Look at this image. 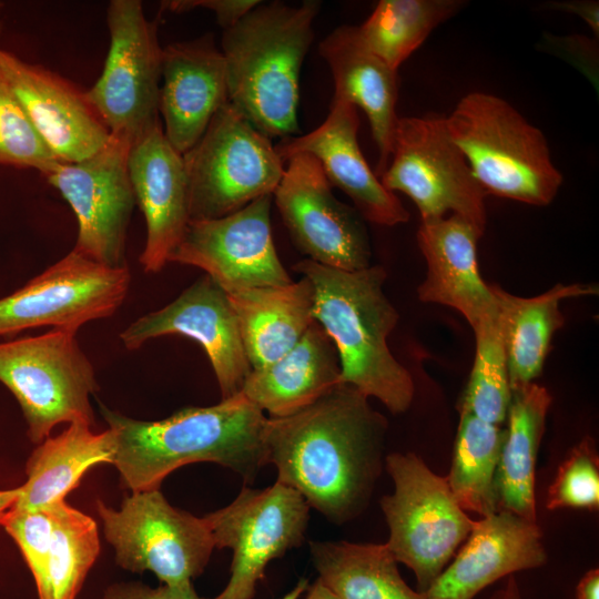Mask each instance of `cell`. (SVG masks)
Segmentation results:
<instances>
[{"instance_id": "obj_1", "label": "cell", "mask_w": 599, "mask_h": 599, "mask_svg": "<svg viewBox=\"0 0 599 599\" xmlns=\"http://www.w3.org/2000/svg\"><path fill=\"white\" fill-rule=\"evenodd\" d=\"M386 418L368 397L338 384L308 407L282 418L267 417L266 464L277 480L301 494L334 524L366 507L382 470Z\"/></svg>"}, {"instance_id": "obj_2", "label": "cell", "mask_w": 599, "mask_h": 599, "mask_svg": "<svg viewBox=\"0 0 599 599\" xmlns=\"http://www.w3.org/2000/svg\"><path fill=\"white\" fill-rule=\"evenodd\" d=\"M115 435L113 465L131 493L159 489L181 466L209 461L252 483L266 465L264 412L238 393L206 407H185L161 420H139L100 406Z\"/></svg>"}, {"instance_id": "obj_3", "label": "cell", "mask_w": 599, "mask_h": 599, "mask_svg": "<svg viewBox=\"0 0 599 599\" xmlns=\"http://www.w3.org/2000/svg\"><path fill=\"white\" fill-rule=\"evenodd\" d=\"M293 268L313 284V318L336 347L339 384L378 399L393 414L406 412L415 385L387 344L399 314L384 293L385 268L370 265L344 271L308 258Z\"/></svg>"}, {"instance_id": "obj_4", "label": "cell", "mask_w": 599, "mask_h": 599, "mask_svg": "<svg viewBox=\"0 0 599 599\" xmlns=\"http://www.w3.org/2000/svg\"><path fill=\"white\" fill-rule=\"evenodd\" d=\"M319 8L316 0L297 7L261 1L223 30L229 102L268 139L301 131L300 73Z\"/></svg>"}, {"instance_id": "obj_5", "label": "cell", "mask_w": 599, "mask_h": 599, "mask_svg": "<svg viewBox=\"0 0 599 599\" xmlns=\"http://www.w3.org/2000/svg\"><path fill=\"white\" fill-rule=\"evenodd\" d=\"M445 122L485 194L537 206L552 202L562 175L547 140L507 101L470 92Z\"/></svg>"}, {"instance_id": "obj_6", "label": "cell", "mask_w": 599, "mask_h": 599, "mask_svg": "<svg viewBox=\"0 0 599 599\" xmlns=\"http://www.w3.org/2000/svg\"><path fill=\"white\" fill-rule=\"evenodd\" d=\"M394 493L380 499L389 528L385 546L397 562L413 570L425 592L469 536L474 520L456 502L446 478L413 453L386 456Z\"/></svg>"}, {"instance_id": "obj_7", "label": "cell", "mask_w": 599, "mask_h": 599, "mask_svg": "<svg viewBox=\"0 0 599 599\" xmlns=\"http://www.w3.org/2000/svg\"><path fill=\"white\" fill-rule=\"evenodd\" d=\"M182 156L190 221L223 217L258 197L273 195L285 170L271 139L230 102Z\"/></svg>"}, {"instance_id": "obj_8", "label": "cell", "mask_w": 599, "mask_h": 599, "mask_svg": "<svg viewBox=\"0 0 599 599\" xmlns=\"http://www.w3.org/2000/svg\"><path fill=\"white\" fill-rule=\"evenodd\" d=\"M75 334L52 328L0 343V382L17 398L33 443L61 423L94 424L90 397L99 385Z\"/></svg>"}, {"instance_id": "obj_9", "label": "cell", "mask_w": 599, "mask_h": 599, "mask_svg": "<svg viewBox=\"0 0 599 599\" xmlns=\"http://www.w3.org/2000/svg\"><path fill=\"white\" fill-rule=\"evenodd\" d=\"M98 512L116 564L152 571L163 585L192 583L215 548L204 517L171 506L159 489L132 493L119 510L98 501Z\"/></svg>"}, {"instance_id": "obj_10", "label": "cell", "mask_w": 599, "mask_h": 599, "mask_svg": "<svg viewBox=\"0 0 599 599\" xmlns=\"http://www.w3.org/2000/svg\"><path fill=\"white\" fill-rule=\"evenodd\" d=\"M379 176L388 191L402 192L414 202L422 221L453 212L484 233L486 194L451 140L444 118H398L390 159Z\"/></svg>"}, {"instance_id": "obj_11", "label": "cell", "mask_w": 599, "mask_h": 599, "mask_svg": "<svg viewBox=\"0 0 599 599\" xmlns=\"http://www.w3.org/2000/svg\"><path fill=\"white\" fill-rule=\"evenodd\" d=\"M110 44L103 70L85 97L111 135L133 142L160 124L162 50L154 21L142 2L113 0L108 6Z\"/></svg>"}, {"instance_id": "obj_12", "label": "cell", "mask_w": 599, "mask_h": 599, "mask_svg": "<svg viewBox=\"0 0 599 599\" xmlns=\"http://www.w3.org/2000/svg\"><path fill=\"white\" fill-rule=\"evenodd\" d=\"M309 508L298 491L276 481L264 489L244 487L231 504L204 516L215 548L233 551L230 580L214 599H253L267 565L302 544Z\"/></svg>"}, {"instance_id": "obj_13", "label": "cell", "mask_w": 599, "mask_h": 599, "mask_svg": "<svg viewBox=\"0 0 599 599\" xmlns=\"http://www.w3.org/2000/svg\"><path fill=\"white\" fill-rule=\"evenodd\" d=\"M132 142L111 135L93 155L55 162L42 174L69 203L78 222L72 251L109 267H124L125 238L135 204L129 174Z\"/></svg>"}, {"instance_id": "obj_14", "label": "cell", "mask_w": 599, "mask_h": 599, "mask_svg": "<svg viewBox=\"0 0 599 599\" xmlns=\"http://www.w3.org/2000/svg\"><path fill=\"white\" fill-rule=\"evenodd\" d=\"M130 283L128 266L109 267L71 251L0 298V336L42 326L77 333L91 321L112 316Z\"/></svg>"}, {"instance_id": "obj_15", "label": "cell", "mask_w": 599, "mask_h": 599, "mask_svg": "<svg viewBox=\"0 0 599 599\" xmlns=\"http://www.w3.org/2000/svg\"><path fill=\"white\" fill-rule=\"evenodd\" d=\"M275 204L295 245L318 264L344 271L370 266V245L356 211L339 202L319 162L308 153L287 161Z\"/></svg>"}, {"instance_id": "obj_16", "label": "cell", "mask_w": 599, "mask_h": 599, "mask_svg": "<svg viewBox=\"0 0 599 599\" xmlns=\"http://www.w3.org/2000/svg\"><path fill=\"white\" fill-rule=\"evenodd\" d=\"M272 196L223 217L191 220L169 263L201 268L225 292L291 283L272 237Z\"/></svg>"}, {"instance_id": "obj_17", "label": "cell", "mask_w": 599, "mask_h": 599, "mask_svg": "<svg viewBox=\"0 0 599 599\" xmlns=\"http://www.w3.org/2000/svg\"><path fill=\"white\" fill-rule=\"evenodd\" d=\"M167 335L189 337L203 347L222 399L241 393L252 368L227 294L210 276L203 275L166 306L135 319L120 338L133 351Z\"/></svg>"}, {"instance_id": "obj_18", "label": "cell", "mask_w": 599, "mask_h": 599, "mask_svg": "<svg viewBox=\"0 0 599 599\" xmlns=\"http://www.w3.org/2000/svg\"><path fill=\"white\" fill-rule=\"evenodd\" d=\"M0 70L34 131L58 161H82L106 144L110 131L85 92L70 81L1 49Z\"/></svg>"}, {"instance_id": "obj_19", "label": "cell", "mask_w": 599, "mask_h": 599, "mask_svg": "<svg viewBox=\"0 0 599 599\" xmlns=\"http://www.w3.org/2000/svg\"><path fill=\"white\" fill-rule=\"evenodd\" d=\"M128 166L135 203L146 227L140 264L145 273H159L190 222L183 156L170 144L160 123L132 142Z\"/></svg>"}, {"instance_id": "obj_20", "label": "cell", "mask_w": 599, "mask_h": 599, "mask_svg": "<svg viewBox=\"0 0 599 599\" xmlns=\"http://www.w3.org/2000/svg\"><path fill=\"white\" fill-rule=\"evenodd\" d=\"M358 125L357 108L333 100L322 124L306 134L284 138L274 148L283 162L296 153L313 155L329 184L347 194L365 220L384 226L409 221L399 199L382 184L366 162L357 141Z\"/></svg>"}, {"instance_id": "obj_21", "label": "cell", "mask_w": 599, "mask_h": 599, "mask_svg": "<svg viewBox=\"0 0 599 599\" xmlns=\"http://www.w3.org/2000/svg\"><path fill=\"white\" fill-rule=\"evenodd\" d=\"M546 561L537 521L498 510L474 520L466 544L424 593L427 599H474L495 581Z\"/></svg>"}, {"instance_id": "obj_22", "label": "cell", "mask_w": 599, "mask_h": 599, "mask_svg": "<svg viewBox=\"0 0 599 599\" xmlns=\"http://www.w3.org/2000/svg\"><path fill=\"white\" fill-rule=\"evenodd\" d=\"M226 102L225 61L212 35L163 48L159 112L164 135L180 154L200 140Z\"/></svg>"}, {"instance_id": "obj_23", "label": "cell", "mask_w": 599, "mask_h": 599, "mask_svg": "<svg viewBox=\"0 0 599 599\" xmlns=\"http://www.w3.org/2000/svg\"><path fill=\"white\" fill-rule=\"evenodd\" d=\"M480 232L467 220L451 215L422 221L418 247L427 272L418 298L458 311L471 328L498 312L491 285L481 278L477 263Z\"/></svg>"}, {"instance_id": "obj_24", "label": "cell", "mask_w": 599, "mask_h": 599, "mask_svg": "<svg viewBox=\"0 0 599 599\" xmlns=\"http://www.w3.org/2000/svg\"><path fill=\"white\" fill-rule=\"evenodd\" d=\"M334 80L333 100L346 101L367 115L379 158L376 175L386 169L397 124V71L369 51L357 33V27L341 26L319 43Z\"/></svg>"}, {"instance_id": "obj_25", "label": "cell", "mask_w": 599, "mask_h": 599, "mask_svg": "<svg viewBox=\"0 0 599 599\" xmlns=\"http://www.w3.org/2000/svg\"><path fill=\"white\" fill-rule=\"evenodd\" d=\"M336 347L323 327L313 322L302 338L281 358L251 370L243 394L271 418L291 416L339 384Z\"/></svg>"}, {"instance_id": "obj_26", "label": "cell", "mask_w": 599, "mask_h": 599, "mask_svg": "<svg viewBox=\"0 0 599 599\" xmlns=\"http://www.w3.org/2000/svg\"><path fill=\"white\" fill-rule=\"evenodd\" d=\"M226 294L253 370L281 358L314 322V287L305 276L285 285L240 288Z\"/></svg>"}, {"instance_id": "obj_27", "label": "cell", "mask_w": 599, "mask_h": 599, "mask_svg": "<svg viewBox=\"0 0 599 599\" xmlns=\"http://www.w3.org/2000/svg\"><path fill=\"white\" fill-rule=\"evenodd\" d=\"M497 298L511 392L541 374L551 338L562 327L560 302L598 294L597 284H556L534 297H519L491 285Z\"/></svg>"}, {"instance_id": "obj_28", "label": "cell", "mask_w": 599, "mask_h": 599, "mask_svg": "<svg viewBox=\"0 0 599 599\" xmlns=\"http://www.w3.org/2000/svg\"><path fill=\"white\" fill-rule=\"evenodd\" d=\"M115 449V435L110 428L94 433L84 423L69 424L60 435L47 437L33 450L26 469L28 479L18 487L12 508L37 510L65 500L91 467L113 464Z\"/></svg>"}, {"instance_id": "obj_29", "label": "cell", "mask_w": 599, "mask_h": 599, "mask_svg": "<svg viewBox=\"0 0 599 599\" xmlns=\"http://www.w3.org/2000/svg\"><path fill=\"white\" fill-rule=\"evenodd\" d=\"M551 395L530 383L511 392L504 440L495 476L498 510L536 520L535 465Z\"/></svg>"}, {"instance_id": "obj_30", "label": "cell", "mask_w": 599, "mask_h": 599, "mask_svg": "<svg viewBox=\"0 0 599 599\" xmlns=\"http://www.w3.org/2000/svg\"><path fill=\"white\" fill-rule=\"evenodd\" d=\"M322 582L338 599H427L402 578L385 544L309 542Z\"/></svg>"}, {"instance_id": "obj_31", "label": "cell", "mask_w": 599, "mask_h": 599, "mask_svg": "<svg viewBox=\"0 0 599 599\" xmlns=\"http://www.w3.org/2000/svg\"><path fill=\"white\" fill-rule=\"evenodd\" d=\"M459 413L451 467L446 480L464 511L485 517L498 511L495 476L505 429L468 412Z\"/></svg>"}, {"instance_id": "obj_32", "label": "cell", "mask_w": 599, "mask_h": 599, "mask_svg": "<svg viewBox=\"0 0 599 599\" xmlns=\"http://www.w3.org/2000/svg\"><path fill=\"white\" fill-rule=\"evenodd\" d=\"M460 0H380L357 27L364 45L397 71L440 23L463 6Z\"/></svg>"}, {"instance_id": "obj_33", "label": "cell", "mask_w": 599, "mask_h": 599, "mask_svg": "<svg viewBox=\"0 0 599 599\" xmlns=\"http://www.w3.org/2000/svg\"><path fill=\"white\" fill-rule=\"evenodd\" d=\"M49 551L34 578L39 599H75L100 551L98 526L65 500L53 506Z\"/></svg>"}, {"instance_id": "obj_34", "label": "cell", "mask_w": 599, "mask_h": 599, "mask_svg": "<svg viewBox=\"0 0 599 599\" xmlns=\"http://www.w3.org/2000/svg\"><path fill=\"white\" fill-rule=\"evenodd\" d=\"M473 329L476 338L475 358L459 410L500 426L507 417L511 388L499 308Z\"/></svg>"}, {"instance_id": "obj_35", "label": "cell", "mask_w": 599, "mask_h": 599, "mask_svg": "<svg viewBox=\"0 0 599 599\" xmlns=\"http://www.w3.org/2000/svg\"><path fill=\"white\" fill-rule=\"evenodd\" d=\"M55 162L0 70V164L43 173Z\"/></svg>"}, {"instance_id": "obj_36", "label": "cell", "mask_w": 599, "mask_h": 599, "mask_svg": "<svg viewBox=\"0 0 599 599\" xmlns=\"http://www.w3.org/2000/svg\"><path fill=\"white\" fill-rule=\"evenodd\" d=\"M546 507L598 509L599 458L590 437H583L559 466L548 489Z\"/></svg>"}, {"instance_id": "obj_37", "label": "cell", "mask_w": 599, "mask_h": 599, "mask_svg": "<svg viewBox=\"0 0 599 599\" xmlns=\"http://www.w3.org/2000/svg\"><path fill=\"white\" fill-rule=\"evenodd\" d=\"M0 525L18 544L35 578L42 569L52 540L53 507L37 510L12 508L1 519Z\"/></svg>"}, {"instance_id": "obj_38", "label": "cell", "mask_w": 599, "mask_h": 599, "mask_svg": "<svg viewBox=\"0 0 599 599\" xmlns=\"http://www.w3.org/2000/svg\"><path fill=\"white\" fill-rule=\"evenodd\" d=\"M260 2L258 0H176L163 2V7L180 13L196 8L211 10L217 23L225 30L234 26Z\"/></svg>"}, {"instance_id": "obj_39", "label": "cell", "mask_w": 599, "mask_h": 599, "mask_svg": "<svg viewBox=\"0 0 599 599\" xmlns=\"http://www.w3.org/2000/svg\"><path fill=\"white\" fill-rule=\"evenodd\" d=\"M102 599H205L200 597L192 583L180 586L163 585L150 588L138 582L110 586Z\"/></svg>"}, {"instance_id": "obj_40", "label": "cell", "mask_w": 599, "mask_h": 599, "mask_svg": "<svg viewBox=\"0 0 599 599\" xmlns=\"http://www.w3.org/2000/svg\"><path fill=\"white\" fill-rule=\"evenodd\" d=\"M549 8L562 10L579 16L588 23L591 30L598 35V2L597 1H573L550 3Z\"/></svg>"}, {"instance_id": "obj_41", "label": "cell", "mask_w": 599, "mask_h": 599, "mask_svg": "<svg viewBox=\"0 0 599 599\" xmlns=\"http://www.w3.org/2000/svg\"><path fill=\"white\" fill-rule=\"evenodd\" d=\"M576 599H599V570L586 572L576 587Z\"/></svg>"}, {"instance_id": "obj_42", "label": "cell", "mask_w": 599, "mask_h": 599, "mask_svg": "<svg viewBox=\"0 0 599 599\" xmlns=\"http://www.w3.org/2000/svg\"><path fill=\"white\" fill-rule=\"evenodd\" d=\"M488 599H522L516 578L512 575L508 576L506 585Z\"/></svg>"}, {"instance_id": "obj_43", "label": "cell", "mask_w": 599, "mask_h": 599, "mask_svg": "<svg viewBox=\"0 0 599 599\" xmlns=\"http://www.w3.org/2000/svg\"><path fill=\"white\" fill-rule=\"evenodd\" d=\"M19 495V488L0 490V521L12 509Z\"/></svg>"}, {"instance_id": "obj_44", "label": "cell", "mask_w": 599, "mask_h": 599, "mask_svg": "<svg viewBox=\"0 0 599 599\" xmlns=\"http://www.w3.org/2000/svg\"><path fill=\"white\" fill-rule=\"evenodd\" d=\"M305 599H338L319 578L308 586V592Z\"/></svg>"}, {"instance_id": "obj_45", "label": "cell", "mask_w": 599, "mask_h": 599, "mask_svg": "<svg viewBox=\"0 0 599 599\" xmlns=\"http://www.w3.org/2000/svg\"><path fill=\"white\" fill-rule=\"evenodd\" d=\"M308 588V582L306 579H301L296 586L286 593L283 598L280 599H298L300 596Z\"/></svg>"}, {"instance_id": "obj_46", "label": "cell", "mask_w": 599, "mask_h": 599, "mask_svg": "<svg viewBox=\"0 0 599 599\" xmlns=\"http://www.w3.org/2000/svg\"><path fill=\"white\" fill-rule=\"evenodd\" d=\"M0 32H1V26H0Z\"/></svg>"}]
</instances>
